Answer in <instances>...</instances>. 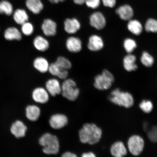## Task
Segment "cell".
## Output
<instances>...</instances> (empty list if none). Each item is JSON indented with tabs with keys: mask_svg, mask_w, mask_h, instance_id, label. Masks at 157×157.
I'll use <instances>...</instances> for the list:
<instances>
[{
	"mask_svg": "<svg viewBox=\"0 0 157 157\" xmlns=\"http://www.w3.org/2000/svg\"><path fill=\"white\" fill-rule=\"evenodd\" d=\"M102 134L101 128L93 123L86 124L79 131L80 140L84 144H96L101 140Z\"/></svg>",
	"mask_w": 157,
	"mask_h": 157,
	"instance_id": "cell-1",
	"label": "cell"
},
{
	"mask_svg": "<svg viewBox=\"0 0 157 157\" xmlns=\"http://www.w3.org/2000/svg\"><path fill=\"white\" fill-rule=\"evenodd\" d=\"M103 5L105 7L113 8L116 4V0H102Z\"/></svg>",
	"mask_w": 157,
	"mask_h": 157,
	"instance_id": "cell-36",
	"label": "cell"
},
{
	"mask_svg": "<svg viewBox=\"0 0 157 157\" xmlns=\"http://www.w3.org/2000/svg\"><path fill=\"white\" fill-rule=\"evenodd\" d=\"M104 43L102 38L97 35H93L90 37L87 47L91 52H97L104 48Z\"/></svg>",
	"mask_w": 157,
	"mask_h": 157,
	"instance_id": "cell-11",
	"label": "cell"
},
{
	"mask_svg": "<svg viewBox=\"0 0 157 157\" xmlns=\"http://www.w3.org/2000/svg\"><path fill=\"white\" fill-rule=\"evenodd\" d=\"M114 81L113 74L109 70H104L101 74L95 76L94 86L98 90H106L111 87Z\"/></svg>",
	"mask_w": 157,
	"mask_h": 157,
	"instance_id": "cell-4",
	"label": "cell"
},
{
	"mask_svg": "<svg viewBox=\"0 0 157 157\" xmlns=\"http://www.w3.org/2000/svg\"><path fill=\"white\" fill-rule=\"evenodd\" d=\"M58 1H59V2H63L64 1H65V0H58Z\"/></svg>",
	"mask_w": 157,
	"mask_h": 157,
	"instance_id": "cell-41",
	"label": "cell"
},
{
	"mask_svg": "<svg viewBox=\"0 0 157 157\" xmlns=\"http://www.w3.org/2000/svg\"><path fill=\"white\" fill-rule=\"evenodd\" d=\"M82 156L83 157H95L96 155L93 152H88L83 153L82 154Z\"/></svg>",
	"mask_w": 157,
	"mask_h": 157,
	"instance_id": "cell-38",
	"label": "cell"
},
{
	"mask_svg": "<svg viewBox=\"0 0 157 157\" xmlns=\"http://www.w3.org/2000/svg\"><path fill=\"white\" fill-rule=\"evenodd\" d=\"M13 11V5L9 2L5 0L0 2V13L9 16L12 14Z\"/></svg>",
	"mask_w": 157,
	"mask_h": 157,
	"instance_id": "cell-27",
	"label": "cell"
},
{
	"mask_svg": "<svg viewBox=\"0 0 157 157\" xmlns=\"http://www.w3.org/2000/svg\"><path fill=\"white\" fill-rule=\"evenodd\" d=\"M32 98L35 102L45 104L48 102L49 99V93L44 88L37 87L33 90Z\"/></svg>",
	"mask_w": 157,
	"mask_h": 157,
	"instance_id": "cell-9",
	"label": "cell"
},
{
	"mask_svg": "<svg viewBox=\"0 0 157 157\" xmlns=\"http://www.w3.org/2000/svg\"><path fill=\"white\" fill-rule=\"evenodd\" d=\"M34 68L39 72L44 73L48 71L50 65L46 59L40 57L34 60Z\"/></svg>",
	"mask_w": 157,
	"mask_h": 157,
	"instance_id": "cell-22",
	"label": "cell"
},
{
	"mask_svg": "<svg viewBox=\"0 0 157 157\" xmlns=\"http://www.w3.org/2000/svg\"><path fill=\"white\" fill-rule=\"evenodd\" d=\"M111 154L115 157L124 156L127 154V150L124 144L121 142H115L111 148Z\"/></svg>",
	"mask_w": 157,
	"mask_h": 157,
	"instance_id": "cell-19",
	"label": "cell"
},
{
	"mask_svg": "<svg viewBox=\"0 0 157 157\" xmlns=\"http://www.w3.org/2000/svg\"><path fill=\"white\" fill-rule=\"evenodd\" d=\"M117 14L124 21H129L133 15L132 8L128 5H124L118 8L116 11Z\"/></svg>",
	"mask_w": 157,
	"mask_h": 157,
	"instance_id": "cell-17",
	"label": "cell"
},
{
	"mask_svg": "<svg viewBox=\"0 0 157 157\" xmlns=\"http://www.w3.org/2000/svg\"><path fill=\"white\" fill-rule=\"evenodd\" d=\"M57 25L55 21L50 19L44 20L42 25V29L44 34L48 36L56 35Z\"/></svg>",
	"mask_w": 157,
	"mask_h": 157,
	"instance_id": "cell-14",
	"label": "cell"
},
{
	"mask_svg": "<svg viewBox=\"0 0 157 157\" xmlns=\"http://www.w3.org/2000/svg\"><path fill=\"white\" fill-rule=\"evenodd\" d=\"M4 37L7 40H20L22 38L21 34L18 29L14 27L7 29L4 33Z\"/></svg>",
	"mask_w": 157,
	"mask_h": 157,
	"instance_id": "cell-23",
	"label": "cell"
},
{
	"mask_svg": "<svg viewBox=\"0 0 157 157\" xmlns=\"http://www.w3.org/2000/svg\"><path fill=\"white\" fill-rule=\"evenodd\" d=\"M101 2V0H86L85 3L90 8L96 9L99 6Z\"/></svg>",
	"mask_w": 157,
	"mask_h": 157,
	"instance_id": "cell-35",
	"label": "cell"
},
{
	"mask_svg": "<svg viewBox=\"0 0 157 157\" xmlns=\"http://www.w3.org/2000/svg\"><path fill=\"white\" fill-rule=\"evenodd\" d=\"M61 88L63 96L70 101H75L79 95V90L76 87L75 82L71 78L64 80Z\"/></svg>",
	"mask_w": 157,
	"mask_h": 157,
	"instance_id": "cell-5",
	"label": "cell"
},
{
	"mask_svg": "<svg viewBox=\"0 0 157 157\" xmlns=\"http://www.w3.org/2000/svg\"><path fill=\"white\" fill-rule=\"evenodd\" d=\"M25 5L27 9L35 14H38L44 9L41 0H26Z\"/></svg>",
	"mask_w": 157,
	"mask_h": 157,
	"instance_id": "cell-20",
	"label": "cell"
},
{
	"mask_svg": "<svg viewBox=\"0 0 157 157\" xmlns=\"http://www.w3.org/2000/svg\"><path fill=\"white\" fill-rule=\"evenodd\" d=\"M144 145V140L138 135H133L131 137L128 142L129 151L135 156H138L142 153Z\"/></svg>",
	"mask_w": 157,
	"mask_h": 157,
	"instance_id": "cell-6",
	"label": "cell"
},
{
	"mask_svg": "<svg viewBox=\"0 0 157 157\" xmlns=\"http://www.w3.org/2000/svg\"><path fill=\"white\" fill-rule=\"evenodd\" d=\"M136 57L134 55H127L123 59V66L127 71H135L137 69L138 67L135 63Z\"/></svg>",
	"mask_w": 157,
	"mask_h": 157,
	"instance_id": "cell-21",
	"label": "cell"
},
{
	"mask_svg": "<svg viewBox=\"0 0 157 157\" xmlns=\"http://www.w3.org/2000/svg\"><path fill=\"white\" fill-rule=\"evenodd\" d=\"M109 99L115 105L127 108L132 107L134 103V99L131 94L121 92L119 89L114 90L111 92Z\"/></svg>",
	"mask_w": 157,
	"mask_h": 157,
	"instance_id": "cell-3",
	"label": "cell"
},
{
	"mask_svg": "<svg viewBox=\"0 0 157 157\" xmlns=\"http://www.w3.org/2000/svg\"><path fill=\"white\" fill-rule=\"evenodd\" d=\"M63 157H77L75 154H74L73 153L67 152L64 153L62 155Z\"/></svg>",
	"mask_w": 157,
	"mask_h": 157,
	"instance_id": "cell-37",
	"label": "cell"
},
{
	"mask_svg": "<svg viewBox=\"0 0 157 157\" xmlns=\"http://www.w3.org/2000/svg\"><path fill=\"white\" fill-rule=\"evenodd\" d=\"M145 30L147 32L157 33V20L153 18L147 20L145 25Z\"/></svg>",
	"mask_w": 157,
	"mask_h": 157,
	"instance_id": "cell-30",
	"label": "cell"
},
{
	"mask_svg": "<svg viewBox=\"0 0 157 157\" xmlns=\"http://www.w3.org/2000/svg\"><path fill=\"white\" fill-rule=\"evenodd\" d=\"M48 1L52 3H58L59 2L58 0H48Z\"/></svg>",
	"mask_w": 157,
	"mask_h": 157,
	"instance_id": "cell-40",
	"label": "cell"
},
{
	"mask_svg": "<svg viewBox=\"0 0 157 157\" xmlns=\"http://www.w3.org/2000/svg\"><path fill=\"white\" fill-rule=\"evenodd\" d=\"M141 62L146 67H150L154 63V60L151 55L146 52L143 53L140 58Z\"/></svg>",
	"mask_w": 157,
	"mask_h": 157,
	"instance_id": "cell-29",
	"label": "cell"
},
{
	"mask_svg": "<svg viewBox=\"0 0 157 157\" xmlns=\"http://www.w3.org/2000/svg\"><path fill=\"white\" fill-rule=\"evenodd\" d=\"M33 44L35 48L40 52H45L49 48L48 41L42 36H38L35 37Z\"/></svg>",
	"mask_w": 157,
	"mask_h": 157,
	"instance_id": "cell-24",
	"label": "cell"
},
{
	"mask_svg": "<svg viewBox=\"0 0 157 157\" xmlns=\"http://www.w3.org/2000/svg\"><path fill=\"white\" fill-rule=\"evenodd\" d=\"M46 88L49 94L53 97L61 93V86L58 80L56 78H51L47 81Z\"/></svg>",
	"mask_w": 157,
	"mask_h": 157,
	"instance_id": "cell-15",
	"label": "cell"
},
{
	"mask_svg": "<svg viewBox=\"0 0 157 157\" xmlns=\"http://www.w3.org/2000/svg\"><path fill=\"white\" fill-rule=\"evenodd\" d=\"M13 18L17 24L21 25L28 21L29 16L24 10L18 9L13 13Z\"/></svg>",
	"mask_w": 157,
	"mask_h": 157,
	"instance_id": "cell-25",
	"label": "cell"
},
{
	"mask_svg": "<svg viewBox=\"0 0 157 157\" xmlns=\"http://www.w3.org/2000/svg\"><path fill=\"white\" fill-rule=\"evenodd\" d=\"M66 46L67 50L72 53H78L82 48V43L81 40L75 36H71L67 39Z\"/></svg>",
	"mask_w": 157,
	"mask_h": 157,
	"instance_id": "cell-12",
	"label": "cell"
},
{
	"mask_svg": "<svg viewBox=\"0 0 157 157\" xmlns=\"http://www.w3.org/2000/svg\"><path fill=\"white\" fill-rule=\"evenodd\" d=\"M127 28L130 32L135 35H140L142 32V25L139 21L136 20H129L128 23Z\"/></svg>",
	"mask_w": 157,
	"mask_h": 157,
	"instance_id": "cell-26",
	"label": "cell"
},
{
	"mask_svg": "<svg viewBox=\"0 0 157 157\" xmlns=\"http://www.w3.org/2000/svg\"><path fill=\"white\" fill-rule=\"evenodd\" d=\"M148 137L151 142L157 143V126H154L148 131Z\"/></svg>",
	"mask_w": 157,
	"mask_h": 157,
	"instance_id": "cell-34",
	"label": "cell"
},
{
	"mask_svg": "<svg viewBox=\"0 0 157 157\" xmlns=\"http://www.w3.org/2000/svg\"><path fill=\"white\" fill-rule=\"evenodd\" d=\"M139 106L145 113H149L151 112L153 109V104L151 101L144 100L141 102Z\"/></svg>",
	"mask_w": 157,
	"mask_h": 157,
	"instance_id": "cell-33",
	"label": "cell"
},
{
	"mask_svg": "<svg viewBox=\"0 0 157 157\" xmlns=\"http://www.w3.org/2000/svg\"><path fill=\"white\" fill-rule=\"evenodd\" d=\"M40 109L38 106L29 105L25 108V117L29 121L33 122L37 121L40 117Z\"/></svg>",
	"mask_w": 157,
	"mask_h": 157,
	"instance_id": "cell-16",
	"label": "cell"
},
{
	"mask_svg": "<svg viewBox=\"0 0 157 157\" xmlns=\"http://www.w3.org/2000/svg\"><path fill=\"white\" fill-rule=\"evenodd\" d=\"M21 30L25 35L29 36L32 34L34 32V27L31 23L27 21L21 25Z\"/></svg>",
	"mask_w": 157,
	"mask_h": 157,
	"instance_id": "cell-32",
	"label": "cell"
},
{
	"mask_svg": "<svg viewBox=\"0 0 157 157\" xmlns=\"http://www.w3.org/2000/svg\"><path fill=\"white\" fill-rule=\"evenodd\" d=\"M39 143L43 147V152L47 155H56L59 150V143L58 137L50 133H45L39 140Z\"/></svg>",
	"mask_w": 157,
	"mask_h": 157,
	"instance_id": "cell-2",
	"label": "cell"
},
{
	"mask_svg": "<svg viewBox=\"0 0 157 157\" xmlns=\"http://www.w3.org/2000/svg\"><path fill=\"white\" fill-rule=\"evenodd\" d=\"M10 132L16 138H23L26 135L27 127L20 120H17L12 124L10 127Z\"/></svg>",
	"mask_w": 157,
	"mask_h": 157,
	"instance_id": "cell-7",
	"label": "cell"
},
{
	"mask_svg": "<svg viewBox=\"0 0 157 157\" xmlns=\"http://www.w3.org/2000/svg\"><path fill=\"white\" fill-rule=\"evenodd\" d=\"M55 62L63 69L68 70L72 67L71 63L68 59L63 56L59 57Z\"/></svg>",
	"mask_w": 157,
	"mask_h": 157,
	"instance_id": "cell-28",
	"label": "cell"
},
{
	"mask_svg": "<svg viewBox=\"0 0 157 157\" xmlns=\"http://www.w3.org/2000/svg\"><path fill=\"white\" fill-rule=\"evenodd\" d=\"M86 0H74V2L76 4L82 5L85 3Z\"/></svg>",
	"mask_w": 157,
	"mask_h": 157,
	"instance_id": "cell-39",
	"label": "cell"
},
{
	"mask_svg": "<svg viewBox=\"0 0 157 157\" xmlns=\"http://www.w3.org/2000/svg\"><path fill=\"white\" fill-rule=\"evenodd\" d=\"M65 31L70 34H75L81 28V24L78 19L75 18H67L64 23Z\"/></svg>",
	"mask_w": 157,
	"mask_h": 157,
	"instance_id": "cell-13",
	"label": "cell"
},
{
	"mask_svg": "<svg viewBox=\"0 0 157 157\" xmlns=\"http://www.w3.org/2000/svg\"><path fill=\"white\" fill-rule=\"evenodd\" d=\"M68 121L67 118L65 115L62 114H56L51 117L49 124L52 128L58 129L66 126Z\"/></svg>",
	"mask_w": 157,
	"mask_h": 157,
	"instance_id": "cell-10",
	"label": "cell"
},
{
	"mask_svg": "<svg viewBox=\"0 0 157 157\" xmlns=\"http://www.w3.org/2000/svg\"><path fill=\"white\" fill-rule=\"evenodd\" d=\"M90 23L94 28L97 30H101L105 26L106 20L102 13L97 11L90 15Z\"/></svg>",
	"mask_w": 157,
	"mask_h": 157,
	"instance_id": "cell-8",
	"label": "cell"
},
{
	"mask_svg": "<svg viewBox=\"0 0 157 157\" xmlns=\"http://www.w3.org/2000/svg\"><path fill=\"white\" fill-rule=\"evenodd\" d=\"M48 71L52 75L57 76L62 79H66L68 74L67 70L63 69L56 62L50 65Z\"/></svg>",
	"mask_w": 157,
	"mask_h": 157,
	"instance_id": "cell-18",
	"label": "cell"
},
{
	"mask_svg": "<svg viewBox=\"0 0 157 157\" xmlns=\"http://www.w3.org/2000/svg\"><path fill=\"white\" fill-rule=\"evenodd\" d=\"M124 47L126 52L130 54L136 48L137 44L135 41L131 38H127L125 39L123 44Z\"/></svg>",
	"mask_w": 157,
	"mask_h": 157,
	"instance_id": "cell-31",
	"label": "cell"
}]
</instances>
